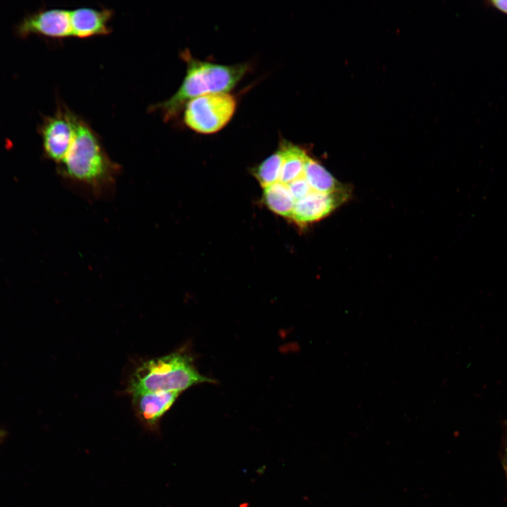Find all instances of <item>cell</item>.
Returning <instances> with one entry per match:
<instances>
[{
    "label": "cell",
    "mask_w": 507,
    "mask_h": 507,
    "mask_svg": "<svg viewBox=\"0 0 507 507\" xmlns=\"http://www.w3.org/2000/svg\"><path fill=\"white\" fill-rule=\"evenodd\" d=\"M75 137L61 165L63 176L75 187L95 198L111 194L120 173L102 142L82 118L74 114Z\"/></svg>",
    "instance_id": "cell-1"
},
{
    "label": "cell",
    "mask_w": 507,
    "mask_h": 507,
    "mask_svg": "<svg viewBox=\"0 0 507 507\" xmlns=\"http://www.w3.org/2000/svg\"><path fill=\"white\" fill-rule=\"evenodd\" d=\"M185 62L186 74L176 92L168 99L158 103L151 111H158L165 121L176 118L190 100L213 93L232 89L249 69L247 63L224 65L194 58L188 50L180 53Z\"/></svg>",
    "instance_id": "cell-2"
},
{
    "label": "cell",
    "mask_w": 507,
    "mask_h": 507,
    "mask_svg": "<svg viewBox=\"0 0 507 507\" xmlns=\"http://www.w3.org/2000/svg\"><path fill=\"white\" fill-rule=\"evenodd\" d=\"M213 380L201 375L190 356L175 351L142 363L130 378L129 394L137 392L182 391Z\"/></svg>",
    "instance_id": "cell-3"
},
{
    "label": "cell",
    "mask_w": 507,
    "mask_h": 507,
    "mask_svg": "<svg viewBox=\"0 0 507 507\" xmlns=\"http://www.w3.org/2000/svg\"><path fill=\"white\" fill-rule=\"evenodd\" d=\"M237 108L235 97L226 93H213L194 98L183 108V121L190 130L211 134L223 129Z\"/></svg>",
    "instance_id": "cell-4"
},
{
    "label": "cell",
    "mask_w": 507,
    "mask_h": 507,
    "mask_svg": "<svg viewBox=\"0 0 507 507\" xmlns=\"http://www.w3.org/2000/svg\"><path fill=\"white\" fill-rule=\"evenodd\" d=\"M74 113L64 107L46 118L41 127L43 147L48 158L61 163L75 137Z\"/></svg>",
    "instance_id": "cell-5"
},
{
    "label": "cell",
    "mask_w": 507,
    "mask_h": 507,
    "mask_svg": "<svg viewBox=\"0 0 507 507\" xmlns=\"http://www.w3.org/2000/svg\"><path fill=\"white\" fill-rule=\"evenodd\" d=\"M351 192L349 187L331 194L312 191L296 201L291 220L301 227L320 220L346 202Z\"/></svg>",
    "instance_id": "cell-6"
},
{
    "label": "cell",
    "mask_w": 507,
    "mask_h": 507,
    "mask_svg": "<svg viewBox=\"0 0 507 507\" xmlns=\"http://www.w3.org/2000/svg\"><path fill=\"white\" fill-rule=\"evenodd\" d=\"M180 392H156L130 394L137 418L148 430L157 432L161 418L172 407Z\"/></svg>",
    "instance_id": "cell-7"
},
{
    "label": "cell",
    "mask_w": 507,
    "mask_h": 507,
    "mask_svg": "<svg viewBox=\"0 0 507 507\" xmlns=\"http://www.w3.org/2000/svg\"><path fill=\"white\" fill-rule=\"evenodd\" d=\"M20 34H39L54 38L73 37L70 10L53 8L25 18L18 25Z\"/></svg>",
    "instance_id": "cell-8"
},
{
    "label": "cell",
    "mask_w": 507,
    "mask_h": 507,
    "mask_svg": "<svg viewBox=\"0 0 507 507\" xmlns=\"http://www.w3.org/2000/svg\"><path fill=\"white\" fill-rule=\"evenodd\" d=\"M112 16L113 11L109 9L81 7L70 10L73 37L87 38L109 34L111 29L108 23Z\"/></svg>",
    "instance_id": "cell-9"
},
{
    "label": "cell",
    "mask_w": 507,
    "mask_h": 507,
    "mask_svg": "<svg viewBox=\"0 0 507 507\" xmlns=\"http://www.w3.org/2000/svg\"><path fill=\"white\" fill-rule=\"evenodd\" d=\"M303 177L313 191L331 194L345 189V186L336 180L319 162L309 156L306 157Z\"/></svg>",
    "instance_id": "cell-10"
},
{
    "label": "cell",
    "mask_w": 507,
    "mask_h": 507,
    "mask_svg": "<svg viewBox=\"0 0 507 507\" xmlns=\"http://www.w3.org/2000/svg\"><path fill=\"white\" fill-rule=\"evenodd\" d=\"M280 148L283 161L279 182L287 184L303 175L308 154L303 148L285 140L281 142Z\"/></svg>",
    "instance_id": "cell-11"
},
{
    "label": "cell",
    "mask_w": 507,
    "mask_h": 507,
    "mask_svg": "<svg viewBox=\"0 0 507 507\" xmlns=\"http://www.w3.org/2000/svg\"><path fill=\"white\" fill-rule=\"evenodd\" d=\"M262 199L273 213L291 219L296 201L286 184L278 181L263 188Z\"/></svg>",
    "instance_id": "cell-12"
},
{
    "label": "cell",
    "mask_w": 507,
    "mask_h": 507,
    "mask_svg": "<svg viewBox=\"0 0 507 507\" xmlns=\"http://www.w3.org/2000/svg\"><path fill=\"white\" fill-rule=\"evenodd\" d=\"M282 161L283 156L279 147L276 151L253 169V175L263 188L279 181Z\"/></svg>",
    "instance_id": "cell-13"
},
{
    "label": "cell",
    "mask_w": 507,
    "mask_h": 507,
    "mask_svg": "<svg viewBox=\"0 0 507 507\" xmlns=\"http://www.w3.org/2000/svg\"><path fill=\"white\" fill-rule=\"evenodd\" d=\"M287 185L296 201L304 198L313 191L303 175Z\"/></svg>",
    "instance_id": "cell-14"
},
{
    "label": "cell",
    "mask_w": 507,
    "mask_h": 507,
    "mask_svg": "<svg viewBox=\"0 0 507 507\" xmlns=\"http://www.w3.org/2000/svg\"><path fill=\"white\" fill-rule=\"evenodd\" d=\"M487 4L488 6L507 14V0H489Z\"/></svg>",
    "instance_id": "cell-15"
},
{
    "label": "cell",
    "mask_w": 507,
    "mask_h": 507,
    "mask_svg": "<svg viewBox=\"0 0 507 507\" xmlns=\"http://www.w3.org/2000/svg\"><path fill=\"white\" fill-rule=\"evenodd\" d=\"M503 465L505 470V472L507 476V443L506 445V449L504 451L503 458Z\"/></svg>",
    "instance_id": "cell-16"
},
{
    "label": "cell",
    "mask_w": 507,
    "mask_h": 507,
    "mask_svg": "<svg viewBox=\"0 0 507 507\" xmlns=\"http://www.w3.org/2000/svg\"><path fill=\"white\" fill-rule=\"evenodd\" d=\"M7 432L4 430H0V444L3 442L6 438Z\"/></svg>",
    "instance_id": "cell-17"
}]
</instances>
